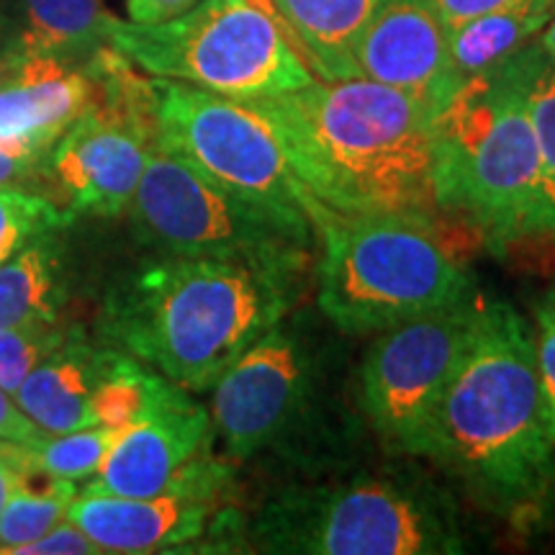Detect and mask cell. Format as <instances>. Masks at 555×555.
Instances as JSON below:
<instances>
[{"mask_svg": "<svg viewBox=\"0 0 555 555\" xmlns=\"http://www.w3.org/2000/svg\"><path fill=\"white\" fill-rule=\"evenodd\" d=\"M75 499V491H57V494H41L26 486H13L9 504L0 515V553H13L21 545L34 540L60 525L67 515V506Z\"/></svg>", "mask_w": 555, "mask_h": 555, "instance_id": "obj_24", "label": "cell"}, {"mask_svg": "<svg viewBox=\"0 0 555 555\" xmlns=\"http://www.w3.org/2000/svg\"><path fill=\"white\" fill-rule=\"evenodd\" d=\"M273 127L291 170L339 217L435 221V111L367 78L311 80L249 101Z\"/></svg>", "mask_w": 555, "mask_h": 555, "instance_id": "obj_2", "label": "cell"}, {"mask_svg": "<svg viewBox=\"0 0 555 555\" xmlns=\"http://www.w3.org/2000/svg\"><path fill=\"white\" fill-rule=\"evenodd\" d=\"M69 214L50 196L31 193L21 185L0 189V262L41 232H54L67 224Z\"/></svg>", "mask_w": 555, "mask_h": 555, "instance_id": "obj_25", "label": "cell"}, {"mask_svg": "<svg viewBox=\"0 0 555 555\" xmlns=\"http://www.w3.org/2000/svg\"><path fill=\"white\" fill-rule=\"evenodd\" d=\"M108 44L155 78L234 101L273 99L314 80L275 21L247 0H201L165 24L116 21Z\"/></svg>", "mask_w": 555, "mask_h": 555, "instance_id": "obj_9", "label": "cell"}, {"mask_svg": "<svg viewBox=\"0 0 555 555\" xmlns=\"http://www.w3.org/2000/svg\"><path fill=\"white\" fill-rule=\"evenodd\" d=\"M93 88L78 62L26 52L0 86V147L41 157L80 119Z\"/></svg>", "mask_w": 555, "mask_h": 555, "instance_id": "obj_16", "label": "cell"}, {"mask_svg": "<svg viewBox=\"0 0 555 555\" xmlns=\"http://www.w3.org/2000/svg\"><path fill=\"white\" fill-rule=\"evenodd\" d=\"M298 54L322 80L360 78L356 50L376 0H273Z\"/></svg>", "mask_w": 555, "mask_h": 555, "instance_id": "obj_18", "label": "cell"}, {"mask_svg": "<svg viewBox=\"0 0 555 555\" xmlns=\"http://www.w3.org/2000/svg\"><path fill=\"white\" fill-rule=\"evenodd\" d=\"M301 278L255 262L168 255L111 288L101 337L172 384L208 391L296 307Z\"/></svg>", "mask_w": 555, "mask_h": 555, "instance_id": "obj_4", "label": "cell"}, {"mask_svg": "<svg viewBox=\"0 0 555 555\" xmlns=\"http://www.w3.org/2000/svg\"><path fill=\"white\" fill-rule=\"evenodd\" d=\"M65 304L62 245L54 232H41L0 262V327L60 322Z\"/></svg>", "mask_w": 555, "mask_h": 555, "instance_id": "obj_19", "label": "cell"}, {"mask_svg": "<svg viewBox=\"0 0 555 555\" xmlns=\"http://www.w3.org/2000/svg\"><path fill=\"white\" fill-rule=\"evenodd\" d=\"M247 545L273 555H455L474 551L476 538L455 491L404 466L283 486L249 519Z\"/></svg>", "mask_w": 555, "mask_h": 555, "instance_id": "obj_5", "label": "cell"}, {"mask_svg": "<svg viewBox=\"0 0 555 555\" xmlns=\"http://www.w3.org/2000/svg\"><path fill=\"white\" fill-rule=\"evenodd\" d=\"M481 294L378 332L356 371L363 420L393 457L420 461L429 416L481 309Z\"/></svg>", "mask_w": 555, "mask_h": 555, "instance_id": "obj_11", "label": "cell"}, {"mask_svg": "<svg viewBox=\"0 0 555 555\" xmlns=\"http://www.w3.org/2000/svg\"><path fill=\"white\" fill-rule=\"evenodd\" d=\"M114 352L116 347L93 345L80 330H67L65 343L34 367L13 399L47 435L95 427L93 397Z\"/></svg>", "mask_w": 555, "mask_h": 555, "instance_id": "obj_17", "label": "cell"}, {"mask_svg": "<svg viewBox=\"0 0 555 555\" xmlns=\"http://www.w3.org/2000/svg\"><path fill=\"white\" fill-rule=\"evenodd\" d=\"M44 435V429L34 425L29 416L24 414V409L16 404V399L0 386V440L13 442V446L34 448Z\"/></svg>", "mask_w": 555, "mask_h": 555, "instance_id": "obj_30", "label": "cell"}, {"mask_svg": "<svg viewBox=\"0 0 555 555\" xmlns=\"http://www.w3.org/2000/svg\"><path fill=\"white\" fill-rule=\"evenodd\" d=\"M555 11V9H553ZM553 11L504 9L468 18L448 29V54L457 80L491 73L527 41H532Z\"/></svg>", "mask_w": 555, "mask_h": 555, "instance_id": "obj_21", "label": "cell"}, {"mask_svg": "<svg viewBox=\"0 0 555 555\" xmlns=\"http://www.w3.org/2000/svg\"><path fill=\"white\" fill-rule=\"evenodd\" d=\"M198 0H127L129 18L134 24H165L191 11Z\"/></svg>", "mask_w": 555, "mask_h": 555, "instance_id": "obj_31", "label": "cell"}, {"mask_svg": "<svg viewBox=\"0 0 555 555\" xmlns=\"http://www.w3.org/2000/svg\"><path fill=\"white\" fill-rule=\"evenodd\" d=\"M67 330L47 322L0 327V386L16 397L26 376L65 343Z\"/></svg>", "mask_w": 555, "mask_h": 555, "instance_id": "obj_26", "label": "cell"}, {"mask_svg": "<svg viewBox=\"0 0 555 555\" xmlns=\"http://www.w3.org/2000/svg\"><path fill=\"white\" fill-rule=\"evenodd\" d=\"M356 62L360 78L406 90L435 114L461 86L435 0H376Z\"/></svg>", "mask_w": 555, "mask_h": 555, "instance_id": "obj_14", "label": "cell"}, {"mask_svg": "<svg viewBox=\"0 0 555 555\" xmlns=\"http://www.w3.org/2000/svg\"><path fill=\"white\" fill-rule=\"evenodd\" d=\"M127 211L137 240L165 255L242 260L304 275L317 253L319 232L309 217L229 191L157 147Z\"/></svg>", "mask_w": 555, "mask_h": 555, "instance_id": "obj_8", "label": "cell"}, {"mask_svg": "<svg viewBox=\"0 0 555 555\" xmlns=\"http://www.w3.org/2000/svg\"><path fill=\"white\" fill-rule=\"evenodd\" d=\"M29 31H21L26 52L82 65L90 54L108 44L119 18L101 0H26Z\"/></svg>", "mask_w": 555, "mask_h": 555, "instance_id": "obj_20", "label": "cell"}, {"mask_svg": "<svg viewBox=\"0 0 555 555\" xmlns=\"http://www.w3.org/2000/svg\"><path fill=\"white\" fill-rule=\"evenodd\" d=\"M435 201L468 221L491 253L543 240V163L504 62L463 80L435 114Z\"/></svg>", "mask_w": 555, "mask_h": 555, "instance_id": "obj_6", "label": "cell"}, {"mask_svg": "<svg viewBox=\"0 0 555 555\" xmlns=\"http://www.w3.org/2000/svg\"><path fill=\"white\" fill-rule=\"evenodd\" d=\"M24 54H26V47H24V37H21V31L11 29V26L3 21V16H0V86L9 80V75L16 69Z\"/></svg>", "mask_w": 555, "mask_h": 555, "instance_id": "obj_33", "label": "cell"}, {"mask_svg": "<svg viewBox=\"0 0 555 555\" xmlns=\"http://www.w3.org/2000/svg\"><path fill=\"white\" fill-rule=\"evenodd\" d=\"M155 150V131L88 108L41 155V178L65 201L67 214L114 219L124 214Z\"/></svg>", "mask_w": 555, "mask_h": 555, "instance_id": "obj_13", "label": "cell"}, {"mask_svg": "<svg viewBox=\"0 0 555 555\" xmlns=\"http://www.w3.org/2000/svg\"><path fill=\"white\" fill-rule=\"evenodd\" d=\"M155 147L170 152L242 196L291 208L314 221L330 214L291 170L258 106L189 82L155 78Z\"/></svg>", "mask_w": 555, "mask_h": 555, "instance_id": "obj_10", "label": "cell"}, {"mask_svg": "<svg viewBox=\"0 0 555 555\" xmlns=\"http://www.w3.org/2000/svg\"><path fill=\"white\" fill-rule=\"evenodd\" d=\"M324 322L291 309L214 384L208 414L229 461L268 457L314 478L356 461L363 412L345 345Z\"/></svg>", "mask_w": 555, "mask_h": 555, "instance_id": "obj_3", "label": "cell"}, {"mask_svg": "<svg viewBox=\"0 0 555 555\" xmlns=\"http://www.w3.org/2000/svg\"><path fill=\"white\" fill-rule=\"evenodd\" d=\"M317 309L347 337L378 335L470 298L476 283L437 240L435 221L339 217L319 221Z\"/></svg>", "mask_w": 555, "mask_h": 555, "instance_id": "obj_7", "label": "cell"}, {"mask_svg": "<svg viewBox=\"0 0 555 555\" xmlns=\"http://www.w3.org/2000/svg\"><path fill=\"white\" fill-rule=\"evenodd\" d=\"M127 429L129 427L95 425L65 435H44L29 450L50 474L67 478V481H80L103 466V461Z\"/></svg>", "mask_w": 555, "mask_h": 555, "instance_id": "obj_23", "label": "cell"}, {"mask_svg": "<svg viewBox=\"0 0 555 555\" xmlns=\"http://www.w3.org/2000/svg\"><path fill=\"white\" fill-rule=\"evenodd\" d=\"M532 337H535V365L540 399H543L547 437L555 455V283L532 301Z\"/></svg>", "mask_w": 555, "mask_h": 555, "instance_id": "obj_27", "label": "cell"}, {"mask_svg": "<svg viewBox=\"0 0 555 555\" xmlns=\"http://www.w3.org/2000/svg\"><path fill=\"white\" fill-rule=\"evenodd\" d=\"M24 446H13V442H0V515H3L5 504H9L13 486H16L18 457Z\"/></svg>", "mask_w": 555, "mask_h": 555, "instance_id": "obj_34", "label": "cell"}, {"mask_svg": "<svg viewBox=\"0 0 555 555\" xmlns=\"http://www.w3.org/2000/svg\"><path fill=\"white\" fill-rule=\"evenodd\" d=\"M39 172L41 157L18 155V152L0 147V189H5V185H26Z\"/></svg>", "mask_w": 555, "mask_h": 555, "instance_id": "obj_32", "label": "cell"}, {"mask_svg": "<svg viewBox=\"0 0 555 555\" xmlns=\"http://www.w3.org/2000/svg\"><path fill=\"white\" fill-rule=\"evenodd\" d=\"M214 427L206 406L180 388L168 404L147 420L131 425L95 470L86 494L114 496H157L168 491L180 470L211 446Z\"/></svg>", "mask_w": 555, "mask_h": 555, "instance_id": "obj_15", "label": "cell"}, {"mask_svg": "<svg viewBox=\"0 0 555 555\" xmlns=\"http://www.w3.org/2000/svg\"><path fill=\"white\" fill-rule=\"evenodd\" d=\"M535 41H538L540 47H543L545 57L555 65V11L551 13V18L545 21V26H543V29H540Z\"/></svg>", "mask_w": 555, "mask_h": 555, "instance_id": "obj_35", "label": "cell"}, {"mask_svg": "<svg viewBox=\"0 0 555 555\" xmlns=\"http://www.w3.org/2000/svg\"><path fill=\"white\" fill-rule=\"evenodd\" d=\"M437 11H440L446 31L453 26L463 24V21L483 16L491 11H504V9H540V11H553L555 0H435Z\"/></svg>", "mask_w": 555, "mask_h": 555, "instance_id": "obj_29", "label": "cell"}, {"mask_svg": "<svg viewBox=\"0 0 555 555\" xmlns=\"http://www.w3.org/2000/svg\"><path fill=\"white\" fill-rule=\"evenodd\" d=\"M504 65L522 90L527 114L535 129L545 189L543 240H555V65L535 39L527 41Z\"/></svg>", "mask_w": 555, "mask_h": 555, "instance_id": "obj_22", "label": "cell"}, {"mask_svg": "<svg viewBox=\"0 0 555 555\" xmlns=\"http://www.w3.org/2000/svg\"><path fill=\"white\" fill-rule=\"evenodd\" d=\"M232 466L204 450L157 496L82 494L67 506L78 525L103 553H159L198 543L229 509Z\"/></svg>", "mask_w": 555, "mask_h": 555, "instance_id": "obj_12", "label": "cell"}, {"mask_svg": "<svg viewBox=\"0 0 555 555\" xmlns=\"http://www.w3.org/2000/svg\"><path fill=\"white\" fill-rule=\"evenodd\" d=\"M429 461L491 517L519 532L555 522V455L540 399L530 319L481 301L422 440Z\"/></svg>", "mask_w": 555, "mask_h": 555, "instance_id": "obj_1", "label": "cell"}, {"mask_svg": "<svg viewBox=\"0 0 555 555\" xmlns=\"http://www.w3.org/2000/svg\"><path fill=\"white\" fill-rule=\"evenodd\" d=\"M16 555H99V545L90 540L78 525L65 522L54 525L47 535L34 540L29 545H21L13 551Z\"/></svg>", "mask_w": 555, "mask_h": 555, "instance_id": "obj_28", "label": "cell"}]
</instances>
